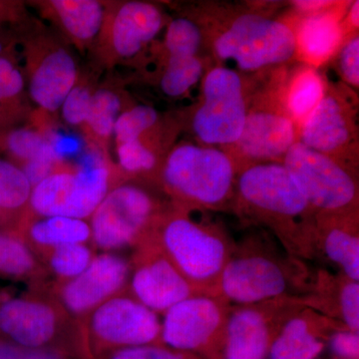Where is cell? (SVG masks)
Listing matches in <instances>:
<instances>
[{
	"label": "cell",
	"mask_w": 359,
	"mask_h": 359,
	"mask_svg": "<svg viewBox=\"0 0 359 359\" xmlns=\"http://www.w3.org/2000/svg\"><path fill=\"white\" fill-rule=\"evenodd\" d=\"M98 359H200L193 353L175 351L163 344L131 347L105 354Z\"/></svg>",
	"instance_id": "cell-37"
},
{
	"label": "cell",
	"mask_w": 359,
	"mask_h": 359,
	"mask_svg": "<svg viewBox=\"0 0 359 359\" xmlns=\"http://www.w3.org/2000/svg\"><path fill=\"white\" fill-rule=\"evenodd\" d=\"M316 262L359 282V209L316 212Z\"/></svg>",
	"instance_id": "cell-18"
},
{
	"label": "cell",
	"mask_w": 359,
	"mask_h": 359,
	"mask_svg": "<svg viewBox=\"0 0 359 359\" xmlns=\"http://www.w3.org/2000/svg\"><path fill=\"white\" fill-rule=\"evenodd\" d=\"M163 23V14L154 4L143 1L123 4L111 26V42L116 53L124 58L137 55L159 34Z\"/></svg>",
	"instance_id": "cell-22"
},
{
	"label": "cell",
	"mask_w": 359,
	"mask_h": 359,
	"mask_svg": "<svg viewBox=\"0 0 359 359\" xmlns=\"http://www.w3.org/2000/svg\"><path fill=\"white\" fill-rule=\"evenodd\" d=\"M97 254L92 244L65 245L45 252L39 261L46 269L51 282L60 283L81 275Z\"/></svg>",
	"instance_id": "cell-29"
},
{
	"label": "cell",
	"mask_w": 359,
	"mask_h": 359,
	"mask_svg": "<svg viewBox=\"0 0 359 359\" xmlns=\"http://www.w3.org/2000/svg\"><path fill=\"white\" fill-rule=\"evenodd\" d=\"M92 93L84 86H75L61 105L63 119L72 126L86 123Z\"/></svg>",
	"instance_id": "cell-38"
},
{
	"label": "cell",
	"mask_w": 359,
	"mask_h": 359,
	"mask_svg": "<svg viewBox=\"0 0 359 359\" xmlns=\"http://www.w3.org/2000/svg\"><path fill=\"white\" fill-rule=\"evenodd\" d=\"M327 85L316 68L304 65L292 71L275 92L283 111L297 130L323 100Z\"/></svg>",
	"instance_id": "cell-25"
},
{
	"label": "cell",
	"mask_w": 359,
	"mask_h": 359,
	"mask_svg": "<svg viewBox=\"0 0 359 359\" xmlns=\"http://www.w3.org/2000/svg\"><path fill=\"white\" fill-rule=\"evenodd\" d=\"M212 50L245 72L285 65L297 56L292 28L254 13L237 14L219 26L212 33Z\"/></svg>",
	"instance_id": "cell-6"
},
{
	"label": "cell",
	"mask_w": 359,
	"mask_h": 359,
	"mask_svg": "<svg viewBox=\"0 0 359 359\" xmlns=\"http://www.w3.org/2000/svg\"><path fill=\"white\" fill-rule=\"evenodd\" d=\"M46 140L48 141L59 162L65 160V158L79 154L83 149V142L81 139L74 135L66 134L63 132H52Z\"/></svg>",
	"instance_id": "cell-43"
},
{
	"label": "cell",
	"mask_w": 359,
	"mask_h": 359,
	"mask_svg": "<svg viewBox=\"0 0 359 359\" xmlns=\"http://www.w3.org/2000/svg\"><path fill=\"white\" fill-rule=\"evenodd\" d=\"M45 144L46 138L32 129L14 130L6 138L9 152L25 163L39 155Z\"/></svg>",
	"instance_id": "cell-36"
},
{
	"label": "cell",
	"mask_w": 359,
	"mask_h": 359,
	"mask_svg": "<svg viewBox=\"0 0 359 359\" xmlns=\"http://www.w3.org/2000/svg\"><path fill=\"white\" fill-rule=\"evenodd\" d=\"M117 157L123 172L133 176L150 174L157 166V156L141 139L117 145Z\"/></svg>",
	"instance_id": "cell-34"
},
{
	"label": "cell",
	"mask_w": 359,
	"mask_h": 359,
	"mask_svg": "<svg viewBox=\"0 0 359 359\" xmlns=\"http://www.w3.org/2000/svg\"><path fill=\"white\" fill-rule=\"evenodd\" d=\"M170 204L151 237L200 294L219 297V283L236 241L208 212Z\"/></svg>",
	"instance_id": "cell-3"
},
{
	"label": "cell",
	"mask_w": 359,
	"mask_h": 359,
	"mask_svg": "<svg viewBox=\"0 0 359 359\" xmlns=\"http://www.w3.org/2000/svg\"><path fill=\"white\" fill-rule=\"evenodd\" d=\"M57 163H59V160L54 154L48 141L46 140V144L41 152L35 156L33 159L25 162V166L21 169L25 172L32 185L34 187L42 180L50 176L54 172L58 171V170H55Z\"/></svg>",
	"instance_id": "cell-40"
},
{
	"label": "cell",
	"mask_w": 359,
	"mask_h": 359,
	"mask_svg": "<svg viewBox=\"0 0 359 359\" xmlns=\"http://www.w3.org/2000/svg\"><path fill=\"white\" fill-rule=\"evenodd\" d=\"M238 175L237 164L223 149L186 143L167 156L158 184L178 207L231 212Z\"/></svg>",
	"instance_id": "cell-4"
},
{
	"label": "cell",
	"mask_w": 359,
	"mask_h": 359,
	"mask_svg": "<svg viewBox=\"0 0 359 359\" xmlns=\"http://www.w3.org/2000/svg\"><path fill=\"white\" fill-rule=\"evenodd\" d=\"M131 264L119 252H98L81 275L65 283L49 282L53 297L77 320L99 306L128 290Z\"/></svg>",
	"instance_id": "cell-17"
},
{
	"label": "cell",
	"mask_w": 359,
	"mask_h": 359,
	"mask_svg": "<svg viewBox=\"0 0 359 359\" xmlns=\"http://www.w3.org/2000/svg\"><path fill=\"white\" fill-rule=\"evenodd\" d=\"M337 68L344 83L353 88L359 86V37L358 33L346 36L337 51Z\"/></svg>",
	"instance_id": "cell-35"
},
{
	"label": "cell",
	"mask_w": 359,
	"mask_h": 359,
	"mask_svg": "<svg viewBox=\"0 0 359 359\" xmlns=\"http://www.w3.org/2000/svg\"><path fill=\"white\" fill-rule=\"evenodd\" d=\"M159 114L155 108L148 105H137L120 113L116 120L113 135L117 145L126 142L139 140L143 134L157 124Z\"/></svg>",
	"instance_id": "cell-33"
},
{
	"label": "cell",
	"mask_w": 359,
	"mask_h": 359,
	"mask_svg": "<svg viewBox=\"0 0 359 359\" xmlns=\"http://www.w3.org/2000/svg\"><path fill=\"white\" fill-rule=\"evenodd\" d=\"M46 285L18 295L9 290L0 292V339L32 348L62 349L84 359H95L83 323L63 308Z\"/></svg>",
	"instance_id": "cell-5"
},
{
	"label": "cell",
	"mask_w": 359,
	"mask_h": 359,
	"mask_svg": "<svg viewBox=\"0 0 359 359\" xmlns=\"http://www.w3.org/2000/svg\"><path fill=\"white\" fill-rule=\"evenodd\" d=\"M76 79L74 59L65 49H56L44 56L32 73L30 97L42 109L54 112L60 109Z\"/></svg>",
	"instance_id": "cell-23"
},
{
	"label": "cell",
	"mask_w": 359,
	"mask_h": 359,
	"mask_svg": "<svg viewBox=\"0 0 359 359\" xmlns=\"http://www.w3.org/2000/svg\"><path fill=\"white\" fill-rule=\"evenodd\" d=\"M204 60L200 56L169 57L160 86L167 96L185 95L204 76Z\"/></svg>",
	"instance_id": "cell-30"
},
{
	"label": "cell",
	"mask_w": 359,
	"mask_h": 359,
	"mask_svg": "<svg viewBox=\"0 0 359 359\" xmlns=\"http://www.w3.org/2000/svg\"><path fill=\"white\" fill-rule=\"evenodd\" d=\"M301 306L294 297L231 304L224 334V359H268L283 323Z\"/></svg>",
	"instance_id": "cell-13"
},
{
	"label": "cell",
	"mask_w": 359,
	"mask_h": 359,
	"mask_svg": "<svg viewBox=\"0 0 359 359\" xmlns=\"http://www.w3.org/2000/svg\"><path fill=\"white\" fill-rule=\"evenodd\" d=\"M90 351L98 359L131 347L162 344V321L128 290L99 306L82 321Z\"/></svg>",
	"instance_id": "cell-10"
},
{
	"label": "cell",
	"mask_w": 359,
	"mask_h": 359,
	"mask_svg": "<svg viewBox=\"0 0 359 359\" xmlns=\"http://www.w3.org/2000/svg\"><path fill=\"white\" fill-rule=\"evenodd\" d=\"M297 142V126L273 93L269 100L249 104L240 138L223 150L233 158L240 172L250 165L283 163Z\"/></svg>",
	"instance_id": "cell-14"
},
{
	"label": "cell",
	"mask_w": 359,
	"mask_h": 359,
	"mask_svg": "<svg viewBox=\"0 0 359 359\" xmlns=\"http://www.w3.org/2000/svg\"><path fill=\"white\" fill-rule=\"evenodd\" d=\"M66 32L78 41H89L100 32L104 9L95 0H54L51 2Z\"/></svg>",
	"instance_id": "cell-28"
},
{
	"label": "cell",
	"mask_w": 359,
	"mask_h": 359,
	"mask_svg": "<svg viewBox=\"0 0 359 359\" xmlns=\"http://www.w3.org/2000/svg\"><path fill=\"white\" fill-rule=\"evenodd\" d=\"M0 278L41 287L50 276L36 255L15 231L0 229Z\"/></svg>",
	"instance_id": "cell-26"
},
{
	"label": "cell",
	"mask_w": 359,
	"mask_h": 359,
	"mask_svg": "<svg viewBox=\"0 0 359 359\" xmlns=\"http://www.w3.org/2000/svg\"><path fill=\"white\" fill-rule=\"evenodd\" d=\"M327 346L335 358L359 359V332L348 328L337 330L330 335Z\"/></svg>",
	"instance_id": "cell-41"
},
{
	"label": "cell",
	"mask_w": 359,
	"mask_h": 359,
	"mask_svg": "<svg viewBox=\"0 0 359 359\" xmlns=\"http://www.w3.org/2000/svg\"><path fill=\"white\" fill-rule=\"evenodd\" d=\"M297 142L358 170L355 108L346 95L327 85L323 100L297 130Z\"/></svg>",
	"instance_id": "cell-15"
},
{
	"label": "cell",
	"mask_w": 359,
	"mask_h": 359,
	"mask_svg": "<svg viewBox=\"0 0 359 359\" xmlns=\"http://www.w3.org/2000/svg\"><path fill=\"white\" fill-rule=\"evenodd\" d=\"M121 112L119 96L110 90L101 89L92 94L87 125L100 138H108L113 134L116 120Z\"/></svg>",
	"instance_id": "cell-32"
},
{
	"label": "cell",
	"mask_w": 359,
	"mask_h": 359,
	"mask_svg": "<svg viewBox=\"0 0 359 359\" xmlns=\"http://www.w3.org/2000/svg\"><path fill=\"white\" fill-rule=\"evenodd\" d=\"M0 359H84L57 348H32L0 339Z\"/></svg>",
	"instance_id": "cell-39"
},
{
	"label": "cell",
	"mask_w": 359,
	"mask_h": 359,
	"mask_svg": "<svg viewBox=\"0 0 359 359\" xmlns=\"http://www.w3.org/2000/svg\"><path fill=\"white\" fill-rule=\"evenodd\" d=\"M337 2L335 1H323V0H306V1H294L292 6L297 8L299 13L302 14H309L314 13H320V11H325L334 6Z\"/></svg>",
	"instance_id": "cell-44"
},
{
	"label": "cell",
	"mask_w": 359,
	"mask_h": 359,
	"mask_svg": "<svg viewBox=\"0 0 359 359\" xmlns=\"http://www.w3.org/2000/svg\"><path fill=\"white\" fill-rule=\"evenodd\" d=\"M342 328L347 327L301 306L283 323L269 349V359H316L327 347L330 335Z\"/></svg>",
	"instance_id": "cell-19"
},
{
	"label": "cell",
	"mask_w": 359,
	"mask_h": 359,
	"mask_svg": "<svg viewBox=\"0 0 359 359\" xmlns=\"http://www.w3.org/2000/svg\"><path fill=\"white\" fill-rule=\"evenodd\" d=\"M341 4L320 13L302 14V18L292 28L295 39L297 56L304 65L318 67L327 62L339 51L346 39L342 20L344 11Z\"/></svg>",
	"instance_id": "cell-21"
},
{
	"label": "cell",
	"mask_w": 359,
	"mask_h": 359,
	"mask_svg": "<svg viewBox=\"0 0 359 359\" xmlns=\"http://www.w3.org/2000/svg\"><path fill=\"white\" fill-rule=\"evenodd\" d=\"M204 39V28L190 18H179L168 25L165 47L169 57H192L199 56Z\"/></svg>",
	"instance_id": "cell-31"
},
{
	"label": "cell",
	"mask_w": 359,
	"mask_h": 359,
	"mask_svg": "<svg viewBox=\"0 0 359 359\" xmlns=\"http://www.w3.org/2000/svg\"><path fill=\"white\" fill-rule=\"evenodd\" d=\"M245 226L269 231L292 256L316 262V210L283 163L240 170L233 211Z\"/></svg>",
	"instance_id": "cell-1"
},
{
	"label": "cell",
	"mask_w": 359,
	"mask_h": 359,
	"mask_svg": "<svg viewBox=\"0 0 359 359\" xmlns=\"http://www.w3.org/2000/svg\"><path fill=\"white\" fill-rule=\"evenodd\" d=\"M110 171L97 153L83 156L75 171H56L33 187L25 217L65 216L88 221L112 189Z\"/></svg>",
	"instance_id": "cell-8"
},
{
	"label": "cell",
	"mask_w": 359,
	"mask_h": 359,
	"mask_svg": "<svg viewBox=\"0 0 359 359\" xmlns=\"http://www.w3.org/2000/svg\"><path fill=\"white\" fill-rule=\"evenodd\" d=\"M0 229H2L1 223H0ZM2 230H4V229H2Z\"/></svg>",
	"instance_id": "cell-47"
},
{
	"label": "cell",
	"mask_w": 359,
	"mask_h": 359,
	"mask_svg": "<svg viewBox=\"0 0 359 359\" xmlns=\"http://www.w3.org/2000/svg\"><path fill=\"white\" fill-rule=\"evenodd\" d=\"M231 304L224 297L194 295L163 314L161 340L175 351L224 359V334Z\"/></svg>",
	"instance_id": "cell-11"
},
{
	"label": "cell",
	"mask_w": 359,
	"mask_h": 359,
	"mask_svg": "<svg viewBox=\"0 0 359 359\" xmlns=\"http://www.w3.org/2000/svg\"><path fill=\"white\" fill-rule=\"evenodd\" d=\"M1 50H2V44L0 43V53H1Z\"/></svg>",
	"instance_id": "cell-46"
},
{
	"label": "cell",
	"mask_w": 359,
	"mask_h": 359,
	"mask_svg": "<svg viewBox=\"0 0 359 359\" xmlns=\"http://www.w3.org/2000/svg\"><path fill=\"white\" fill-rule=\"evenodd\" d=\"M201 81V101L192 117L194 134L202 145L230 147L242 134L249 107L244 79L238 71L218 65Z\"/></svg>",
	"instance_id": "cell-9"
},
{
	"label": "cell",
	"mask_w": 359,
	"mask_h": 359,
	"mask_svg": "<svg viewBox=\"0 0 359 359\" xmlns=\"http://www.w3.org/2000/svg\"><path fill=\"white\" fill-rule=\"evenodd\" d=\"M128 292L157 314L199 292L175 268L154 238H146L132 250Z\"/></svg>",
	"instance_id": "cell-16"
},
{
	"label": "cell",
	"mask_w": 359,
	"mask_h": 359,
	"mask_svg": "<svg viewBox=\"0 0 359 359\" xmlns=\"http://www.w3.org/2000/svg\"><path fill=\"white\" fill-rule=\"evenodd\" d=\"M283 165L316 212L359 209L358 170L297 142Z\"/></svg>",
	"instance_id": "cell-12"
},
{
	"label": "cell",
	"mask_w": 359,
	"mask_h": 359,
	"mask_svg": "<svg viewBox=\"0 0 359 359\" xmlns=\"http://www.w3.org/2000/svg\"><path fill=\"white\" fill-rule=\"evenodd\" d=\"M25 87V79L20 71L6 57H0V102L13 98Z\"/></svg>",
	"instance_id": "cell-42"
},
{
	"label": "cell",
	"mask_w": 359,
	"mask_h": 359,
	"mask_svg": "<svg viewBox=\"0 0 359 359\" xmlns=\"http://www.w3.org/2000/svg\"><path fill=\"white\" fill-rule=\"evenodd\" d=\"M252 229L235 242L222 275L219 297L231 304H249L308 294L316 269L289 254L269 231Z\"/></svg>",
	"instance_id": "cell-2"
},
{
	"label": "cell",
	"mask_w": 359,
	"mask_h": 359,
	"mask_svg": "<svg viewBox=\"0 0 359 359\" xmlns=\"http://www.w3.org/2000/svg\"><path fill=\"white\" fill-rule=\"evenodd\" d=\"M358 16H359V1H354L351 4V8L347 11L346 18L342 20V28H344V35L346 37V33H354L355 29H358Z\"/></svg>",
	"instance_id": "cell-45"
},
{
	"label": "cell",
	"mask_w": 359,
	"mask_h": 359,
	"mask_svg": "<svg viewBox=\"0 0 359 359\" xmlns=\"http://www.w3.org/2000/svg\"><path fill=\"white\" fill-rule=\"evenodd\" d=\"M295 302L359 332V282L327 268L316 269L313 287Z\"/></svg>",
	"instance_id": "cell-20"
},
{
	"label": "cell",
	"mask_w": 359,
	"mask_h": 359,
	"mask_svg": "<svg viewBox=\"0 0 359 359\" xmlns=\"http://www.w3.org/2000/svg\"><path fill=\"white\" fill-rule=\"evenodd\" d=\"M15 231L39 259L61 245L92 244L89 222L70 217H25Z\"/></svg>",
	"instance_id": "cell-24"
},
{
	"label": "cell",
	"mask_w": 359,
	"mask_h": 359,
	"mask_svg": "<svg viewBox=\"0 0 359 359\" xmlns=\"http://www.w3.org/2000/svg\"><path fill=\"white\" fill-rule=\"evenodd\" d=\"M169 205L140 184L113 187L88 219L92 245L100 252L133 250L150 236Z\"/></svg>",
	"instance_id": "cell-7"
},
{
	"label": "cell",
	"mask_w": 359,
	"mask_h": 359,
	"mask_svg": "<svg viewBox=\"0 0 359 359\" xmlns=\"http://www.w3.org/2000/svg\"><path fill=\"white\" fill-rule=\"evenodd\" d=\"M33 186L21 168L0 159V223L16 231L28 211Z\"/></svg>",
	"instance_id": "cell-27"
}]
</instances>
